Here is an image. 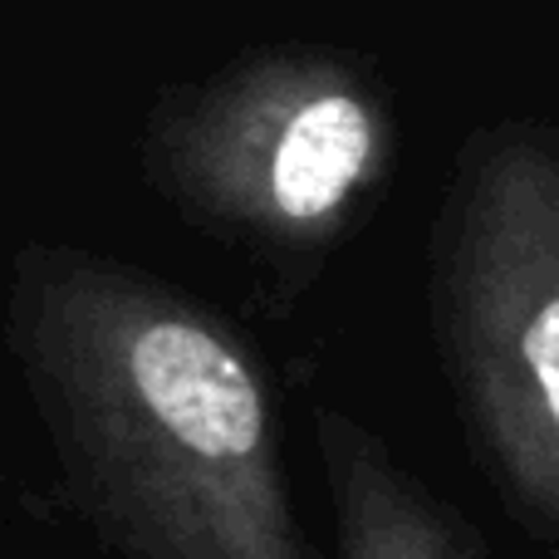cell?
Listing matches in <instances>:
<instances>
[{
	"label": "cell",
	"instance_id": "obj_1",
	"mask_svg": "<svg viewBox=\"0 0 559 559\" xmlns=\"http://www.w3.org/2000/svg\"><path fill=\"white\" fill-rule=\"evenodd\" d=\"M0 329L104 559H324L295 506L280 383L212 299L35 236L10 255Z\"/></svg>",
	"mask_w": 559,
	"mask_h": 559
},
{
	"label": "cell",
	"instance_id": "obj_2",
	"mask_svg": "<svg viewBox=\"0 0 559 559\" xmlns=\"http://www.w3.org/2000/svg\"><path fill=\"white\" fill-rule=\"evenodd\" d=\"M403 114L368 59L275 39L147 104L138 173L192 236L309 280L388 202Z\"/></svg>",
	"mask_w": 559,
	"mask_h": 559
},
{
	"label": "cell",
	"instance_id": "obj_3",
	"mask_svg": "<svg viewBox=\"0 0 559 559\" xmlns=\"http://www.w3.org/2000/svg\"><path fill=\"white\" fill-rule=\"evenodd\" d=\"M427 324L466 447L525 535L559 550V128L491 118L427 231Z\"/></svg>",
	"mask_w": 559,
	"mask_h": 559
},
{
	"label": "cell",
	"instance_id": "obj_4",
	"mask_svg": "<svg viewBox=\"0 0 559 559\" xmlns=\"http://www.w3.org/2000/svg\"><path fill=\"white\" fill-rule=\"evenodd\" d=\"M314 447L334 525V559H506L354 413L319 407Z\"/></svg>",
	"mask_w": 559,
	"mask_h": 559
}]
</instances>
